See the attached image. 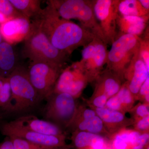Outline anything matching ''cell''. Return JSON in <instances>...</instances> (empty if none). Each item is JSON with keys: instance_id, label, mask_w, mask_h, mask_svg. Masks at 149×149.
Instances as JSON below:
<instances>
[{"instance_id": "obj_14", "label": "cell", "mask_w": 149, "mask_h": 149, "mask_svg": "<svg viewBox=\"0 0 149 149\" xmlns=\"http://www.w3.org/2000/svg\"><path fill=\"white\" fill-rule=\"evenodd\" d=\"M125 72L131 74L128 88L130 92L134 94L139 93L141 86L149 76V71L140 55L139 49L133 56Z\"/></svg>"}, {"instance_id": "obj_6", "label": "cell", "mask_w": 149, "mask_h": 149, "mask_svg": "<svg viewBox=\"0 0 149 149\" xmlns=\"http://www.w3.org/2000/svg\"><path fill=\"white\" fill-rule=\"evenodd\" d=\"M62 68L47 62H31L27 69L28 77L41 100L53 91Z\"/></svg>"}, {"instance_id": "obj_42", "label": "cell", "mask_w": 149, "mask_h": 149, "mask_svg": "<svg viewBox=\"0 0 149 149\" xmlns=\"http://www.w3.org/2000/svg\"><path fill=\"white\" fill-rule=\"evenodd\" d=\"M4 40H3V38L2 37V36L1 35V32H0V44H1Z\"/></svg>"}, {"instance_id": "obj_17", "label": "cell", "mask_w": 149, "mask_h": 149, "mask_svg": "<svg viewBox=\"0 0 149 149\" xmlns=\"http://www.w3.org/2000/svg\"><path fill=\"white\" fill-rule=\"evenodd\" d=\"M12 4L23 16L29 19H37L42 13L40 0H9Z\"/></svg>"}, {"instance_id": "obj_12", "label": "cell", "mask_w": 149, "mask_h": 149, "mask_svg": "<svg viewBox=\"0 0 149 149\" xmlns=\"http://www.w3.org/2000/svg\"><path fill=\"white\" fill-rule=\"evenodd\" d=\"M31 27V20L26 17L10 19L0 24V32L4 41L13 45L24 41Z\"/></svg>"}, {"instance_id": "obj_44", "label": "cell", "mask_w": 149, "mask_h": 149, "mask_svg": "<svg viewBox=\"0 0 149 149\" xmlns=\"http://www.w3.org/2000/svg\"><path fill=\"white\" fill-rule=\"evenodd\" d=\"M105 149L104 148V146L102 147V148H96V149Z\"/></svg>"}, {"instance_id": "obj_33", "label": "cell", "mask_w": 149, "mask_h": 149, "mask_svg": "<svg viewBox=\"0 0 149 149\" xmlns=\"http://www.w3.org/2000/svg\"><path fill=\"white\" fill-rule=\"evenodd\" d=\"M149 116L144 117L138 124V128L141 130H146L148 128L149 125Z\"/></svg>"}, {"instance_id": "obj_15", "label": "cell", "mask_w": 149, "mask_h": 149, "mask_svg": "<svg viewBox=\"0 0 149 149\" xmlns=\"http://www.w3.org/2000/svg\"><path fill=\"white\" fill-rule=\"evenodd\" d=\"M149 16H126L118 14L117 26L122 34L140 36L146 28Z\"/></svg>"}, {"instance_id": "obj_40", "label": "cell", "mask_w": 149, "mask_h": 149, "mask_svg": "<svg viewBox=\"0 0 149 149\" xmlns=\"http://www.w3.org/2000/svg\"><path fill=\"white\" fill-rule=\"evenodd\" d=\"M5 77H0V94L2 90Z\"/></svg>"}, {"instance_id": "obj_13", "label": "cell", "mask_w": 149, "mask_h": 149, "mask_svg": "<svg viewBox=\"0 0 149 149\" xmlns=\"http://www.w3.org/2000/svg\"><path fill=\"white\" fill-rule=\"evenodd\" d=\"M12 121L22 128L33 132L49 136H63L57 125L34 116H21Z\"/></svg>"}, {"instance_id": "obj_5", "label": "cell", "mask_w": 149, "mask_h": 149, "mask_svg": "<svg viewBox=\"0 0 149 149\" xmlns=\"http://www.w3.org/2000/svg\"><path fill=\"white\" fill-rule=\"evenodd\" d=\"M140 37L122 34L111 44L108 53L107 69L116 74L124 73L139 49Z\"/></svg>"}, {"instance_id": "obj_37", "label": "cell", "mask_w": 149, "mask_h": 149, "mask_svg": "<svg viewBox=\"0 0 149 149\" xmlns=\"http://www.w3.org/2000/svg\"><path fill=\"white\" fill-rule=\"evenodd\" d=\"M95 112L91 109H87L84 111V118L85 119H88V118H93L95 116Z\"/></svg>"}, {"instance_id": "obj_39", "label": "cell", "mask_w": 149, "mask_h": 149, "mask_svg": "<svg viewBox=\"0 0 149 149\" xmlns=\"http://www.w3.org/2000/svg\"><path fill=\"white\" fill-rule=\"evenodd\" d=\"M9 20V19H8L3 15L0 13V24H3L6 22L8 21Z\"/></svg>"}, {"instance_id": "obj_41", "label": "cell", "mask_w": 149, "mask_h": 149, "mask_svg": "<svg viewBox=\"0 0 149 149\" xmlns=\"http://www.w3.org/2000/svg\"><path fill=\"white\" fill-rule=\"evenodd\" d=\"M133 149H143V147L140 145H136L133 147Z\"/></svg>"}, {"instance_id": "obj_2", "label": "cell", "mask_w": 149, "mask_h": 149, "mask_svg": "<svg viewBox=\"0 0 149 149\" xmlns=\"http://www.w3.org/2000/svg\"><path fill=\"white\" fill-rule=\"evenodd\" d=\"M24 41L22 56L31 62H47L63 67L68 60L69 55L51 44L37 19L31 20L30 30Z\"/></svg>"}, {"instance_id": "obj_29", "label": "cell", "mask_w": 149, "mask_h": 149, "mask_svg": "<svg viewBox=\"0 0 149 149\" xmlns=\"http://www.w3.org/2000/svg\"><path fill=\"white\" fill-rule=\"evenodd\" d=\"M107 97L105 94L99 95L94 100L93 103L98 108H102L107 103Z\"/></svg>"}, {"instance_id": "obj_45", "label": "cell", "mask_w": 149, "mask_h": 149, "mask_svg": "<svg viewBox=\"0 0 149 149\" xmlns=\"http://www.w3.org/2000/svg\"><path fill=\"white\" fill-rule=\"evenodd\" d=\"M55 149V148H49V149Z\"/></svg>"}, {"instance_id": "obj_32", "label": "cell", "mask_w": 149, "mask_h": 149, "mask_svg": "<svg viewBox=\"0 0 149 149\" xmlns=\"http://www.w3.org/2000/svg\"><path fill=\"white\" fill-rule=\"evenodd\" d=\"M0 149H14L12 142L8 137H6L5 139L0 143Z\"/></svg>"}, {"instance_id": "obj_8", "label": "cell", "mask_w": 149, "mask_h": 149, "mask_svg": "<svg viewBox=\"0 0 149 149\" xmlns=\"http://www.w3.org/2000/svg\"><path fill=\"white\" fill-rule=\"evenodd\" d=\"M119 2V0H93L94 13L107 45H111L117 37Z\"/></svg>"}, {"instance_id": "obj_36", "label": "cell", "mask_w": 149, "mask_h": 149, "mask_svg": "<svg viewBox=\"0 0 149 149\" xmlns=\"http://www.w3.org/2000/svg\"><path fill=\"white\" fill-rule=\"evenodd\" d=\"M140 136L139 133L136 131L129 133V143L132 145H136Z\"/></svg>"}, {"instance_id": "obj_1", "label": "cell", "mask_w": 149, "mask_h": 149, "mask_svg": "<svg viewBox=\"0 0 149 149\" xmlns=\"http://www.w3.org/2000/svg\"><path fill=\"white\" fill-rule=\"evenodd\" d=\"M47 6L37 20L40 28L52 45L70 55L77 48L84 47L96 37L89 30L59 16L54 8Z\"/></svg>"}, {"instance_id": "obj_20", "label": "cell", "mask_w": 149, "mask_h": 149, "mask_svg": "<svg viewBox=\"0 0 149 149\" xmlns=\"http://www.w3.org/2000/svg\"><path fill=\"white\" fill-rule=\"evenodd\" d=\"M79 129L82 130H88L90 133H97L100 132L103 128L102 121L98 116L85 119L80 123L78 125Z\"/></svg>"}, {"instance_id": "obj_11", "label": "cell", "mask_w": 149, "mask_h": 149, "mask_svg": "<svg viewBox=\"0 0 149 149\" xmlns=\"http://www.w3.org/2000/svg\"><path fill=\"white\" fill-rule=\"evenodd\" d=\"M86 77L77 62L73 63L61 71L53 92L67 93L74 97L85 87Z\"/></svg>"}, {"instance_id": "obj_38", "label": "cell", "mask_w": 149, "mask_h": 149, "mask_svg": "<svg viewBox=\"0 0 149 149\" xmlns=\"http://www.w3.org/2000/svg\"><path fill=\"white\" fill-rule=\"evenodd\" d=\"M139 1L143 8L147 10H149V0H139Z\"/></svg>"}, {"instance_id": "obj_30", "label": "cell", "mask_w": 149, "mask_h": 149, "mask_svg": "<svg viewBox=\"0 0 149 149\" xmlns=\"http://www.w3.org/2000/svg\"><path fill=\"white\" fill-rule=\"evenodd\" d=\"M114 146L115 149H126L127 143L123 141L119 135H118L115 140Z\"/></svg>"}, {"instance_id": "obj_9", "label": "cell", "mask_w": 149, "mask_h": 149, "mask_svg": "<svg viewBox=\"0 0 149 149\" xmlns=\"http://www.w3.org/2000/svg\"><path fill=\"white\" fill-rule=\"evenodd\" d=\"M107 45L100 39L95 37L83 47L82 59L77 63L86 77L96 76L106 64L108 53Z\"/></svg>"}, {"instance_id": "obj_43", "label": "cell", "mask_w": 149, "mask_h": 149, "mask_svg": "<svg viewBox=\"0 0 149 149\" xmlns=\"http://www.w3.org/2000/svg\"><path fill=\"white\" fill-rule=\"evenodd\" d=\"M149 94H147V95H146L145 96V97H146V100L147 102H149Z\"/></svg>"}, {"instance_id": "obj_25", "label": "cell", "mask_w": 149, "mask_h": 149, "mask_svg": "<svg viewBox=\"0 0 149 149\" xmlns=\"http://www.w3.org/2000/svg\"><path fill=\"white\" fill-rule=\"evenodd\" d=\"M120 90L119 83L114 78L109 77L104 81V94L107 96H113L118 93Z\"/></svg>"}, {"instance_id": "obj_35", "label": "cell", "mask_w": 149, "mask_h": 149, "mask_svg": "<svg viewBox=\"0 0 149 149\" xmlns=\"http://www.w3.org/2000/svg\"><path fill=\"white\" fill-rule=\"evenodd\" d=\"M149 135L148 133H145L139 136V139L136 145H140L144 147L148 141Z\"/></svg>"}, {"instance_id": "obj_4", "label": "cell", "mask_w": 149, "mask_h": 149, "mask_svg": "<svg viewBox=\"0 0 149 149\" xmlns=\"http://www.w3.org/2000/svg\"><path fill=\"white\" fill-rule=\"evenodd\" d=\"M47 2L54 8L61 18L67 20L77 19L81 26L107 44L94 13L93 1L50 0Z\"/></svg>"}, {"instance_id": "obj_46", "label": "cell", "mask_w": 149, "mask_h": 149, "mask_svg": "<svg viewBox=\"0 0 149 149\" xmlns=\"http://www.w3.org/2000/svg\"><path fill=\"white\" fill-rule=\"evenodd\" d=\"M148 149H149V148H148Z\"/></svg>"}, {"instance_id": "obj_26", "label": "cell", "mask_w": 149, "mask_h": 149, "mask_svg": "<svg viewBox=\"0 0 149 149\" xmlns=\"http://www.w3.org/2000/svg\"><path fill=\"white\" fill-rule=\"evenodd\" d=\"M8 137L12 142L14 149H47L20 138L14 136Z\"/></svg>"}, {"instance_id": "obj_10", "label": "cell", "mask_w": 149, "mask_h": 149, "mask_svg": "<svg viewBox=\"0 0 149 149\" xmlns=\"http://www.w3.org/2000/svg\"><path fill=\"white\" fill-rule=\"evenodd\" d=\"M0 131L6 137H17L47 149L54 148L63 146V136H49L24 129L12 121L3 123Z\"/></svg>"}, {"instance_id": "obj_7", "label": "cell", "mask_w": 149, "mask_h": 149, "mask_svg": "<svg viewBox=\"0 0 149 149\" xmlns=\"http://www.w3.org/2000/svg\"><path fill=\"white\" fill-rule=\"evenodd\" d=\"M44 109L45 120L54 123L68 124L76 113L74 97L69 94L52 92L46 98Z\"/></svg>"}, {"instance_id": "obj_24", "label": "cell", "mask_w": 149, "mask_h": 149, "mask_svg": "<svg viewBox=\"0 0 149 149\" xmlns=\"http://www.w3.org/2000/svg\"><path fill=\"white\" fill-rule=\"evenodd\" d=\"M11 97V90L8 77H5L2 90L0 94V108L4 111L8 107Z\"/></svg>"}, {"instance_id": "obj_3", "label": "cell", "mask_w": 149, "mask_h": 149, "mask_svg": "<svg viewBox=\"0 0 149 149\" xmlns=\"http://www.w3.org/2000/svg\"><path fill=\"white\" fill-rule=\"evenodd\" d=\"M8 78L11 97L6 112L20 113L27 111L42 101L30 82L27 69L24 66L19 65Z\"/></svg>"}, {"instance_id": "obj_19", "label": "cell", "mask_w": 149, "mask_h": 149, "mask_svg": "<svg viewBox=\"0 0 149 149\" xmlns=\"http://www.w3.org/2000/svg\"><path fill=\"white\" fill-rule=\"evenodd\" d=\"M74 143L77 148L90 146L93 149L104 146V142L101 136L90 132H80L77 133L74 139Z\"/></svg>"}, {"instance_id": "obj_21", "label": "cell", "mask_w": 149, "mask_h": 149, "mask_svg": "<svg viewBox=\"0 0 149 149\" xmlns=\"http://www.w3.org/2000/svg\"><path fill=\"white\" fill-rule=\"evenodd\" d=\"M96 112L101 120L105 122H120L124 119V116L122 113L109 109L97 108Z\"/></svg>"}, {"instance_id": "obj_23", "label": "cell", "mask_w": 149, "mask_h": 149, "mask_svg": "<svg viewBox=\"0 0 149 149\" xmlns=\"http://www.w3.org/2000/svg\"><path fill=\"white\" fill-rule=\"evenodd\" d=\"M0 13L9 20L24 17L17 10L9 0H0Z\"/></svg>"}, {"instance_id": "obj_16", "label": "cell", "mask_w": 149, "mask_h": 149, "mask_svg": "<svg viewBox=\"0 0 149 149\" xmlns=\"http://www.w3.org/2000/svg\"><path fill=\"white\" fill-rule=\"evenodd\" d=\"M18 65L12 45L3 41L0 44V77H8Z\"/></svg>"}, {"instance_id": "obj_31", "label": "cell", "mask_w": 149, "mask_h": 149, "mask_svg": "<svg viewBox=\"0 0 149 149\" xmlns=\"http://www.w3.org/2000/svg\"><path fill=\"white\" fill-rule=\"evenodd\" d=\"M139 92L142 95L146 96L149 93V76H148L145 82L141 86Z\"/></svg>"}, {"instance_id": "obj_34", "label": "cell", "mask_w": 149, "mask_h": 149, "mask_svg": "<svg viewBox=\"0 0 149 149\" xmlns=\"http://www.w3.org/2000/svg\"><path fill=\"white\" fill-rule=\"evenodd\" d=\"M137 114L142 117H145L149 115L148 108L146 106L141 105L138 107L137 109Z\"/></svg>"}, {"instance_id": "obj_27", "label": "cell", "mask_w": 149, "mask_h": 149, "mask_svg": "<svg viewBox=\"0 0 149 149\" xmlns=\"http://www.w3.org/2000/svg\"><path fill=\"white\" fill-rule=\"evenodd\" d=\"M118 97L120 100L121 103L130 104L132 100L131 92L129 88L126 87H123L120 89L117 93Z\"/></svg>"}, {"instance_id": "obj_22", "label": "cell", "mask_w": 149, "mask_h": 149, "mask_svg": "<svg viewBox=\"0 0 149 149\" xmlns=\"http://www.w3.org/2000/svg\"><path fill=\"white\" fill-rule=\"evenodd\" d=\"M143 37H140L139 52L149 71V34L148 28L145 30Z\"/></svg>"}, {"instance_id": "obj_18", "label": "cell", "mask_w": 149, "mask_h": 149, "mask_svg": "<svg viewBox=\"0 0 149 149\" xmlns=\"http://www.w3.org/2000/svg\"><path fill=\"white\" fill-rule=\"evenodd\" d=\"M118 10L119 14L122 15L140 17L149 16V10L143 7L139 0L120 1Z\"/></svg>"}, {"instance_id": "obj_28", "label": "cell", "mask_w": 149, "mask_h": 149, "mask_svg": "<svg viewBox=\"0 0 149 149\" xmlns=\"http://www.w3.org/2000/svg\"><path fill=\"white\" fill-rule=\"evenodd\" d=\"M121 102L117 95L112 97L107 102V105L109 109L117 110L120 108L121 104Z\"/></svg>"}]
</instances>
